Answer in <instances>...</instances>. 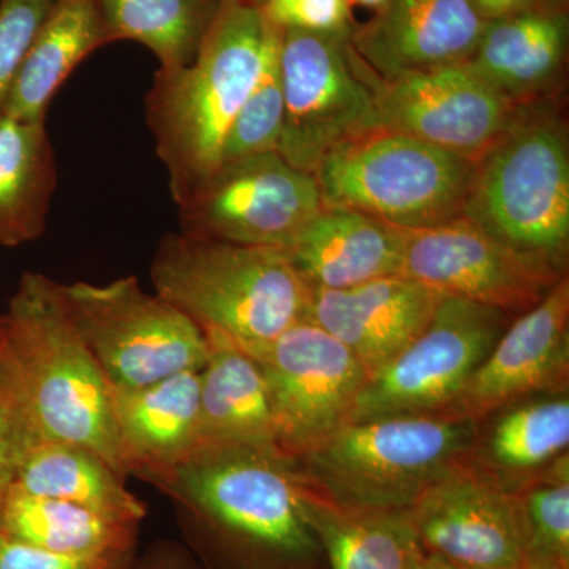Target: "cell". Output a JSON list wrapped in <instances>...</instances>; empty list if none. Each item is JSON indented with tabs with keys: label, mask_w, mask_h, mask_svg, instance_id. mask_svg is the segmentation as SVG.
<instances>
[{
	"label": "cell",
	"mask_w": 569,
	"mask_h": 569,
	"mask_svg": "<svg viewBox=\"0 0 569 569\" xmlns=\"http://www.w3.org/2000/svg\"><path fill=\"white\" fill-rule=\"evenodd\" d=\"M567 2V0H542V3H545V7H548V9L553 10H560L561 6Z\"/></svg>",
	"instance_id": "obj_40"
},
{
	"label": "cell",
	"mask_w": 569,
	"mask_h": 569,
	"mask_svg": "<svg viewBox=\"0 0 569 569\" xmlns=\"http://www.w3.org/2000/svg\"><path fill=\"white\" fill-rule=\"evenodd\" d=\"M283 114L284 100L282 74H280L279 41L274 50L269 52L260 78L254 82L252 91L247 97L227 134L222 151V164L261 156V153L279 152Z\"/></svg>",
	"instance_id": "obj_31"
},
{
	"label": "cell",
	"mask_w": 569,
	"mask_h": 569,
	"mask_svg": "<svg viewBox=\"0 0 569 569\" xmlns=\"http://www.w3.org/2000/svg\"><path fill=\"white\" fill-rule=\"evenodd\" d=\"M477 421L402 415L348 422L296 468L312 492L356 508L410 509L459 467Z\"/></svg>",
	"instance_id": "obj_5"
},
{
	"label": "cell",
	"mask_w": 569,
	"mask_h": 569,
	"mask_svg": "<svg viewBox=\"0 0 569 569\" xmlns=\"http://www.w3.org/2000/svg\"><path fill=\"white\" fill-rule=\"evenodd\" d=\"M103 44L97 0H56L26 54L2 118L44 122L48 104L71 71Z\"/></svg>",
	"instance_id": "obj_25"
},
{
	"label": "cell",
	"mask_w": 569,
	"mask_h": 569,
	"mask_svg": "<svg viewBox=\"0 0 569 569\" xmlns=\"http://www.w3.org/2000/svg\"><path fill=\"white\" fill-rule=\"evenodd\" d=\"M74 328L116 389L148 387L186 370L203 369L209 343L200 326L142 290L137 277L110 283H61Z\"/></svg>",
	"instance_id": "obj_8"
},
{
	"label": "cell",
	"mask_w": 569,
	"mask_h": 569,
	"mask_svg": "<svg viewBox=\"0 0 569 569\" xmlns=\"http://www.w3.org/2000/svg\"><path fill=\"white\" fill-rule=\"evenodd\" d=\"M323 208L316 174L269 152L223 163L179 206V222L183 234L284 250Z\"/></svg>",
	"instance_id": "obj_12"
},
{
	"label": "cell",
	"mask_w": 569,
	"mask_h": 569,
	"mask_svg": "<svg viewBox=\"0 0 569 569\" xmlns=\"http://www.w3.org/2000/svg\"><path fill=\"white\" fill-rule=\"evenodd\" d=\"M569 388V280L516 317L443 415L478 421L490 411Z\"/></svg>",
	"instance_id": "obj_16"
},
{
	"label": "cell",
	"mask_w": 569,
	"mask_h": 569,
	"mask_svg": "<svg viewBox=\"0 0 569 569\" xmlns=\"http://www.w3.org/2000/svg\"><path fill=\"white\" fill-rule=\"evenodd\" d=\"M137 552L97 557L62 556L33 548L0 531V569H127Z\"/></svg>",
	"instance_id": "obj_35"
},
{
	"label": "cell",
	"mask_w": 569,
	"mask_h": 569,
	"mask_svg": "<svg viewBox=\"0 0 569 569\" xmlns=\"http://www.w3.org/2000/svg\"><path fill=\"white\" fill-rule=\"evenodd\" d=\"M58 183L44 122L0 118V247L37 241Z\"/></svg>",
	"instance_id": "obj_28"
},
{
	"label": "cell",
	"mask_w": 569,
	"mask_h": 569,
	"mask_svg": "<svg viewBox=\"0 0 569 569\" xmlns=\"http://www.w3.org/2000/svg\"><path fill=\"white\" fill-rule=\"evenodd\" d=\"M181 509L211 569H326L293 459L204 447L151 479Z\"/></svg>",
	"instance_id": "obj_1"
},
{
	"label": "cell",
	"mask_w": 569,
	"mask_h": 569,
	"mask_svg": "<svg viewBox=\"0 0 569 569\" xmlns=\"http://www.w3.org/2000/svg\"><path fill=\"white\" fill-rule=\"evenodd\" d=\"M567 43V17L561 10L539 7L486 22L466 66L509 102L529 108L559 77Z\"/></svg>",
	"instance_id": "obj_23"
},
{
	"label": "cell",
	"mask_w": 569,
	"mask_h": 569,
	"mask_svg": "<svg viewBox=\"0 0 569 569\" xmlns=\"http://www.w3.org/2000/svg\"><path fill=\"white\" fill-rule=\"evenodd\" d=\"M6 318L39 438L91 449L129 477L110 383L67 313L61 283L40 272H26Z\"/></svg>",
	"instance_id": "obj_4"
},
{
	"label": "cell",
	"mask_w": 569,
	"mask_h": 569,
	"mask_svg": "<svg viewBox=\"0 0 569 569\" xmlns=\"http://www.w3.org/2000/svg\"><path fill=\"white\" fill-rule=\"evenodd\" d=\"M475 163L410 134L378 129L329 153L313 174L325 206L425 230L462 217Z\"/></svg>",
	"instance_id": "obj_7"
},
{
	"label": "cell",
	"mask_w": 569,
	"mask_h": 569,
	"mask_svg": "<svg viewBox=\"0 0 569 569\" xmlns=\"http://www.w3.org/2000/svg\"><path fill=\"white\" fill-rule=\"evenodd\" d=\"M485 28L471 0H391L350 44L373 73L391 78L466 63Z\"/></svg>",
	"instance_id": "obj_18"
},
{
	"label": "cell",
	"mask_w": 569,
	"mask_h": 569,
	"mask_svg": "<svg viewBox=\"0 0 569 569\" xmlns=\"http://www.w3.org/2000/svg\"><path fill=\"white\" fill-rule=\"evenodd\" d=\"M422 569H471L458 567V565L449 563L447 560L438 559L436 556H429L426 553L425 565H422Z\"/></svg>",
	"instance_id": "obj_38"
},
{
	"label": "cell",
	"mask_w": 569,
	"mask_h": 569,
	"mask_svg": "<svg viewBox=\"0 0 569 569\" xmlns=\"http://www.w3.org/2000/svg\"><path fill=\"white\" fill-rule=\"evenodd\" d=\"M512 320L493 307L441 298L426 328L367 380L351 422L443 415Z\"/></svg>",
	"instance_id": "obj_10"
},
{
	"label": "cell",
	"mask_w": 569,
	"mask_h": 569,
	"mask_svg": "<svg viewBox=\"0 0 569 569\" xmlns=\"http://www.w3.org/2000/svg\"><path fill=\"white\" fill-rule=\"evenodd\" d=\"M111 399L127 475L149 482L200 447V370L148 387L111 388Z\"/></svg>",
	"instance_id": "obj_20"
},
{
	"label": "cell",
	"mask_w": 569,
	"mask_h": 569,
	"mask_svg": "<svg viewBox=\"0 0 569 569\" xmlns=\"http://www.w3.org/2000/svg\"><path fill=\"white\" fill-rule=\"evenodd\" d=\"M355 52V51H353ZM381 129L410 134L449 152L478 160L522 110L466 63L383 78L356 56Z\"/></svg>",
	"instance_id": "obj_14"
},
{
	"label": "cell",
	"mask_w": 569,
	"mask_h": 569,
	"mask_svg": "<svg viewBox=\"0 0 569 569\" xmlns=\"http://www.w3.org/2000/svg\"><path fill=\"white\" fill-rule=\"evenodd\" d=\"M462 217L567 272L569 148L563 123L533 104L475 163Z\"/></svg>",
	"instance_id": "obj_6"
},
{
	"label": "cell",
	"mask_w": 569,
	"mask_h": 569,
	"mask_svg": "<svg viewBox=\"0 0 569 569\" xmlns=\"http://www.w3.org/2000/svg\"><path fill=\"white\" fill-rule=\"evenodd\" d=\"M127 569H204L193 550L176 541H157L134 553Z\"/></svg>",
	"instance_id": "obj_36"
},
{
	"label": "cell",
	"mask_w": 569,
	"mask_h": 569,
	"mask_svg": "<svg viewBox=\"0 0 569 569\" xmlns=\"http://www.w3.org/2000/svg\"><path fill=\"white\" fill-rule=\"evenodd\" d=\"M141 523L37 497L11 486L0 508V531L62 556L97 557L138 550Z\"/></svg>",
	"instance_id": "obj_27"
},
{
	"label": "cell",
	"mask_w": 569,
	"mask_h": 569,
	"mask_svg": "<svg viewBox=\"0 0 569 569\" xmlns=\"http://www.w3.org/2000/svg\"><path fill=\"white\" fill-rule=\"evenodd\" d=\"M39 438L11 350L6 313L0 316V508L17 477L18 467Z\"/></svg>",
	"instance_id": "obj_32"
},
{
	"label": "cell",
	"mask_w": 569,
	"mask_h": 569,
	"mask_svg": "<svg viewBox=\"0 0 569 569\" xmlns=\"http://www.w3.org/2000/svg\"><path fill=\"white\" fill-rule=\"evenodd\" d=\"M350 36L282 31L284 114L279 153L307 173H316L340 146L381 129Z\"/></svg>",
	"instance_id": "obj_9"
},
{
	"label": "cell",
	"mask_w": 569,
	"mask_h": 569,
	"mask_svg": "<svg viewBox=\"0 0 569 569\" xmlns=\"http://www.w3.org/2000/svg\"><path fill=\"white\" fill-rule=\"evenodd\" d=\"M13 488L138 523L148 515L144 501L130 492L126 477L110 462L66 441L37 438L18 467Z\"/></svg>",
	"instance_id": "obj_26"
},
{
	"label": "cell",
	"mask_w": 569,
	"mask_h": 569,
	"mask_svg": "<svg viewBox=\"0 0 569 569\" xmlns=\"http://www.w3.org/2000/svg\"><path fill=\"white\" fill-rule=\"evenodd\" d=\"M471 3L486 22L545 7L542 0H471Z\"/></svg>",
	"instance_id": "obj_37"
},
{
	"label": "cell",
	"mask_w": 569,
	"mask_h": 569,
	"mask_svg": "<svg viewBox=\"0 0 569 569\" xmlns=\"http://www.w3.org/2000/svg\"><path fill=\"white\" fill-rule=\"evenodd\" d=\"M443 296L407 276H389L346 290H312V321L376 376L426 328Z\"/></svg>",
	"instance_id": "obj_17"
},
{
	"label": "cell",
	"mask_w": 569,
	"mask_h": 569,
	"mask_svg": "<svg viewBox=\"0 0 569 569\" xmlns=\"http://www.w3.org/2000/svg\"><path fill=\"white\" fill-rule=\"evenodd\" d=\"M568 452L569 388H565L516 400L478 419L459 467L512 496Z\"/></svg>",
	"instance_id": "obj_19"
},
{
	"label": "cell",
	"mask_w": 569,
	"mask_h": 569,
	"mask_svg": "<svg viewBox=\"0 0 569 569\" xmlns=\"http://www.w3.org/2000/svg\"><path fill=\"white\" fill-rule=\"evenodd\" d=\"M402 276L443 298L466 299L516 318L538 306L567 272L458 217L438 227L406 230Z\"/></svg>",
	"instance_id": "obj_13"
},
{
	"label": "cell",
	"mask_w": 569,
	"mask_h": 569,
	"mask_svg": "<svg viewBox=\"0 0 569 569\" xmlns=\"http://www.w3.org/2000/svg\"><path fill=\"white\" fill-rule=\"evenodd\" d=\"M222 0H97L107 43L133 40L157 56L160 70L190 66Z\"/></svg>",
	"instance_id": "obj_29"
},
{
	"label": "cell",
	"mask_w": 569,
	"mask_h": 569,
	"mask_svg": "<svg viewBox=\"0 0 569 569\" xmlns=\"http://www.w3.org/2000/svg\"><path fill=\"white\" fill-rule=\"evenodd\" d=\"M280 37L258 3L222 0L194 61L157 71L146 118L176 204L219 170L227 134Z\"/></svg>",
	"instance_id": "obj_2"
},
{
	"label": "cell",
	"mask_w": 569,
	"mask_h": 569,
	"mask_svg": "<svg viewBox=\"0 0 569 569\" xmlns=\"http://www.w3.org/2000/svg\"><path fill=\"white\" fill-rule=\"evenodd\" d=\"M266 20L280 31L312 33L351 32L350 0H263Z\"/></svg>",
	"instance_id": "obj_34"
},
{
	"label": "cell",
	"mask_w": 569,
	"mask_h": 569,
	"mask_svg": "<svg viewBox=\"0 0 569 569\" xmlns=\"http://www.w3.org/2000/svg\"><path fill=\"white\" fill-rule=\"evenodd\" d=\"M522 519L527 569H569V452L512 493Z\"/></svg>",
	"instance_id": "obj_30"
},
{
	"label": "cell",
	"mask_w": 569,
	"mask_h": 569,
	"mask_svg": "<svg viewBox=\"0 0 569 569\" xmlns=\"http://www.w3.org/2000/svg\"><path fill=\"white\" fill-rule=\"evenodd\" d=\"M284 252L312 290H346L402 274L406 230L353 209L325 206Z\"/></svg>",
	"instance_id": "obj_21"
},
{
	"label": "cell",
	"mask_w": 569,
	"mask_h": 569,
	"mask_svg": "<svg viewBox=\"0 0 569 569\" xmlns=\"http://www.w3.org/2000/svg\"><path fill=\"white\" fill-rule=\"evenodd\" d=\"M263 369L277 427V445L299 459L351 422L369 376L336 337L299 321L258 350L247 351Z\"/></svg>",
	"instance_id": "obj_11"
},
{
	"label": "cell",
	"mask_w": 569,
	"mask_h": 569,
	"mask_svg": "<svg viewBox=\"0 0 569 569\" xmlns=\"http://www.w3.org/2000/svg\"><path fill=\"white\" fill-rule=\"evenodd\" d=\"M209 351L200 370V448L242 447L280 452L263 369L227 337L204 332ZM282 455V452H280Z\"/></svg>",
	"instance_id": "obj_22"
},
{
	"label": "cell",
	"mask_w": 569,
	"mask_h": 569,
	"mask_svg": "<svg viewBox=\"0 0 569 569\" xmlns=\"http://www.w3.org/2000/svg\"><path fill=\"white\" fill-rule=\"evenodd\" d=\"M408 512L429 556L471 569H527L515 497L460 467L430 486Z\"/></svg>",
	"instance_id": "obj_15"
},
{
	"label": "cell",
	"mask_w": 569,
	"mask_h": 569,
	"mask_svg": "<svg viewBox=\"0 0 569 569\" xmlns=\"http://www.w3.org/2000/svg\"><path fill=\"white\" fill-rule=\"evenodd\" d=\"M156 295L246 351L305 321L312 288L283 249L171 233L151 264Z\"/></svg>",
	"instance_id": "obj_3"
},
{
	"label": "cell",
	"mask_w": 569,
	"mask_h": 569,
	"mask_svg": "<svg viewBox=\"0 0 569 569\" xmlns=\"http://www.w3.org/2000/svg\"><path fill=\"white\" fill-rule=\"evenodd\" d=\"M56 0H0V118L26 54Z\"/></svg>",
	"instance_id": "obj_33"
},
{
	"label": "cell",
	"mask_w": 569,
	"mask_h": 569,
	"mask_svg": "<svg viewBox=\"0 0 569 569\" xmlns=\"http://www.w3.org/2000/svg\"><path fill=\"white\" fill-rule=\"evenodd\" d=\"M351 3H356V6L366 7V9L380 11L388 6L391 0H350Z\"/></svg>",
	"instance_id": "obj_39"
},
{
	"label": "cell",
	"mask_w": 569,
	"mask_h": 569,
	"mask_svg": "<svg viewBox=\"0 0 569 569\" xmlns=\"http://www.w3.org/2000/svg\"><path fill=\"white\" fill-rule=\"evenodd\" d=\"M305 508L326 569H422L425 565L426 552L408 509L346 507L307 486Z\"/></svg>",
	"instance_id": "obj_24"
}]
</instances>
